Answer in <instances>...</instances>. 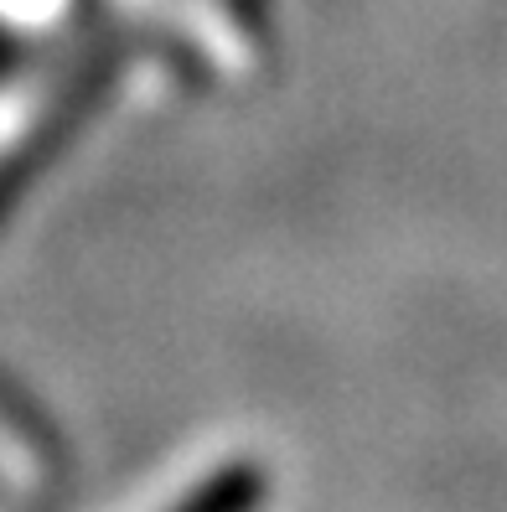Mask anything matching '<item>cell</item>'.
<instances>
[{
  "label": "cell",
  "mask_w": 507,
  "mask_h": 512,
  "mask_svg": "<svg viewBox=\"0 0 507 512\" xmlns=\"http://www.w3.org/2000/svg\"><path fill=\"white\" fill-rule=\"evenodd\" d=\"M254 476H223V481H213V487H202V497H192L182 512H249L254 507Z\"/></svg>",
  "instance_id": "cell-1"
}]
</instances>
